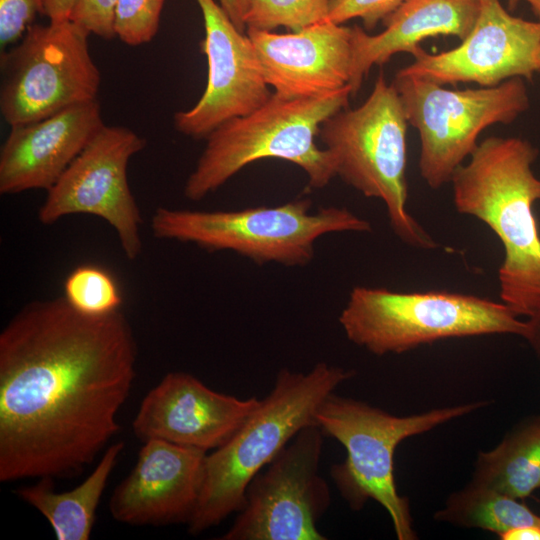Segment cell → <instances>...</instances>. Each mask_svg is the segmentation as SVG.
I'll return each instance as SVG.
<instances>
[{
  "mask_svg": "<svg viewBox=\"0 0 540 540\" xmlns=\"http://www.w3.org/2000/svg\"><path fill=\"white\" fill-rule=\"evenodd\" d=\"M138 348L119 309L62 297L24 305L0 333V481L72 478L119 432Z\"/></svg>",
  "mask_w": 540,
  "mask_h": 540,
  "instance_id": "6da1fadb",
  "label": "cell"
},
{
  "mask_svg": "<svg viewBox=\"0 0 540 540\" xmlns=\"http://www.w3.org/2000/svg\"><path fill=\"white\" fill-rule=\"evenodd\" d=\"M538 149L518 137H488L454 172L455 209L485 223L500 240L501 302L518 316L540 311V233L533 206L540 179L532 170Z\"/></svg>",
  "mask_w": 540,
  "mask_h": 540,
  "instance_id": "7a4b0ae2",
  "label": "cell"
},
{
  "mask_svg": "<svg viewBox=\"0 0 540 540\" xmlns=\"http://www.w3.org/2000/svg\"><path fill=\"white\" fill-rule=\"evenodd\" d=\"M354 375L353 370L326 362L308 372L281 369L271 391L235 434L207 454L204 482L187 523L188 532L198 535L239 512L252 479L302 429L316 425L315 416L324 400Z\"/></svg>",
  "mask_w": 540,
  "mask_h": 540,
  "instance_id": "3957f363",
  "label": "cell"
},
{
  "mask_svg": "<svg viewBox=\"0 0 540 540\" xmlns=\"http://www.w3.org/2000/svg\"><path fill=\"white\" fill-rule=\"evenodd\" d=\"M351 87L319 97L285 98L276 93L251 113L232 118L214 129L184 195L200 201L247 165L275 158L300 167L311 188L325 187L336 177L335 161L315 144L325 120L348 107Z\"/></svg>",
  "mask_w": 540,
  "mask_h": 540,
  "instance_id": "277c9868",
  "label": "cell"
},
{
  "mask_svg": "<svg viewBox=\"0 0 540 540\" xmlns=\"http://www.w3.org/2000/svg\"><path fill=\"white\" fill-rule=\"evenodd\" d=\"M489 401L436 408L397 416L366 402L330 394L319 407L316 425L346 450L343 462L333 464L330 476L349 507L361 510L369 500L389 514L399 540H415L409 500L397 491L394 454L405 439L483 408Z\"/></svg>",
  "mask_w": 540,
  "mask_h": 540,
  "instance_id": "5b68a950",
  "label": "cell"
},
{
  "mask_svg": "<svg viewBox=\"0 0 540 540\" xmlns=\"http://www.w3.org/2000/svg\"><path fill=\"white\" fill-rule=\"evenodd\" d=\"M407 126L397 90L380 73L368 98L325 120L318 136L334 158L336 176L365 197L381 200L402 242L435 249L438 244L407 210Z\"/></svg>",
  "mask_w": 540,
  "mask_h": 540,
  "instance_id": "8992f818",
  "label": "cell"
},
{
  "mask_svg": "<svg viewBox=\"0 0 540 540\" xmlns=\"http://www.w3.org/2000/svg\"><path fill=\"white\" fill-rule=\"evenodd\" d=\"M309 198L277 206L236 211H193L159 207L151 219L158 239L192 243L210 251L229 250L262 265L304 266L323 235L372 230L366 219L347 208L322 207L311 212Z\"/></svg>",
  "mask_w": 540,
  "mask_h": 540,
  "instance_id": "52a82bcc",
  "label": "cell"
},
{
  "mask_svg": "<svg viewBox=\"0 0 540 540\" xmlns=\"http://www.w3.org/2000/svg\"><path fill=\"white\" fill-rule=\"evenodd\" d=\"M518 317L503 302L473 295L356 286L339 323L348 340L382 356L449 338L494 334L524 338L528 324Z\"/></svg>",
  "mask_w": 540,
  "mask_h": 540,
  "instance_id": "ba28073f",
  "label": "cell"
},
{
  "mask_svg": "<svg viewBox=\"0 0 540 540\" xmlns=\"http://www.w3.org/2000/svg\"><path fill=\"white\" fill-rule=\"evenodd\" d=\"M392 84L408 124L418 131L419 171L432 189L450 183L455 170L477 148L484 129L512 123L530 103L520 77L494 87L451 90L397 71Z\"/></svg>",
  "mask_w": 540,
  "mask_h": 540,
  "instance_id": "9c48e42d",
  "label": "cell"
},
{
  "mask_svg": "<svg viewBox=\"0 0 540 540\" xmlns=\"http://www.w3.org/2000/svg\"><path fill=\"white\" fill-rule=\"evenodd\" d=\"M89 35L72 20L33 24L1 52L0 112L10 127L97 100L101 74Z\"/></svg>",
  "mask_w": 540,
  "mask_h": 540,
  "instance_id": "30bf717a",
  "label": "cell"
},
{
  "mask_svg": "<svg viewBox=\"0 0 540 540\" xmlns=\"http://www.w3.org/2000/svg\"><path fill=\"white\" fill-rule=\"evenodd\" d=\"M323 432L302 429L249 483L243 507L222 540H325L318 522L330 490L319 474Z\"/></svg>",
  "mask_w": 540,
  "mask_h": 540,
  "instance_id": "8fae6325",
  "label": "cell"
},
{
  "mask_svg": "<svg viewBox=\"0 0 540 540\" xmlns=\"http://www.w3.org/2000/svg\"><path fill=\"white\" fill-rule=\"evenodd\" d=\"M146 146L135 131L103 125L48 190L38 210L43 225L87 214L106 221L116 232L125 257L137 259L143 248V218L131 192L127 168L130 159Z\"/></svg>",
  "mask_w": 540,
  "mask_h": 540,
  "instance_id": "7c38bea8",
  "label": "cell"
},
{
  "mask_svg": "<svg viewBox=\"0 0 540 540\" xmlns=\"http://www.w3.org/2000/svg\"><path fill=\"white\" fill-rule=\"evenodd\" d=\"M540 45V21L512 16L500 0H480L476 23L457 47L427 53L420 46L398 71L438 85L460 82L494 87L511 78L531 80Z\"/></svg>",
  "mask_w": 540,
  "mask_h": 540,
  "instance_id": "4fadbf2b",
  "label": "cell"
},
{
  "mask_svg": "<svg viewBox=\"0 0 540 540\" xmlns=\"http://www.w3.org/2000/svg\"><path fill=\"white\" fill-rule=\"evenodd\" d=\"M204 21L202 51L207 58L206 88L190 109L174 115L175 129L206 139L224 122L247 115L272 95L253 44L215 0H196Z\"/></svg>",
  "mask_w": 540,
  "mask_h": 540,
  "instance_id": "5bb4252c",
  "label": "cell"
},
{
  "mask_svg": "<svg viewBox=\"0 0 540 540\" xmlns=\"http://www.w3.org/2000/svg\"><path fill=\"white\" fill-rule=\"evenodd\" d=\"M259 402L212 390L192 374L170 372L143 398L132 431L143 443L162 440L213 451L235 434Z\"/></svg>",
  "mask_w": 540,
  "mask_h": 540,
  "instance_id": "9a60e30c",
  "label": "cell"
},
{
  "mask_svg": "<svg viewBox=\"0 0 540 540\" xmlns=\"http://www.w3.org/2000/svg\"><path fill=\"white\" fill-rule=\"evenodd\" d=\"M268 86L285 98L319 97L350 86L353 27L325 20L291 33L247 28Z\"/></svg>",
  "mask_w": 540,
  "mask_h": 540,
  "instance_id": "2e32d148",
  "label": "cell"
},
{
  "mask_svg": "<svg viewBox=\"0 0 540 540\" xmlns=\"http://www.w3.org/2000/svg\"><path fill=\"white\" fill-rule=\"evenodd\" d=\"M206 456L162 440L144 442L135 466L112 492V518L136 526L187 524L201 494Z\"/></svg>",
  "mask_w": 540,
  "mask_h": 540,
  "instance_id": "e0dca14e",
  "label": "cell"
},
{
  "mask_svg": "<svg viewBox=\"0 0 540 540\" xmlns=\"http://www.w3.org/2000/svg\"><path fill=\"white\" fill-rule=\"evenodd\" d=\"M103 125L94 100L10 127L0 150V193L48 191Z\"/></svg>",
  "mask_w": 540,
  "mask_h": 540,
  "instance_id": "ac0fdd59",
  "label": "cell"
},
{
  "mask_svg": "<svg viewBox=\"0 0 540 540\" xmlns=\"http://www.w3.org/2000/svg\"><path fill=\"white\" fill-rule=\"evenodd\" d=\"M480 0H404L382 23L384 30L369 35L355 25L351 96H355L374 65H384L397 53L412 54L421 41L437 36L464 40L473 29Z\"/></svg>",
  "mask_w": 540,
  "mask_h": 540,
  "instance_id": "d6986e66",
  "label": "cell"
},
{
  "mask_svg": "<svg viewBox=\"0 0 540 540\" xmlns=\"http://www.w3.org/2000/svg\"><path fill=\"white\" fill-rule=\"evenodd\" d=\"M124 447V442L109 445L92 473L72 490L58 493L55 479L43 477L35 484L19 487L15 493L45 516L58 540H87L106 484Z\"/></svg>",
  "mask_w": 540,
  "mask_h": 540,
  "instance_id": "ffe728a7",
  "label": "cell"
},
{
  "mask_svg": "<svg viewBox=\"0 0 540 540\" xmlns=\"http://www.w3.org/2000/svg\"><path fill=\"white\" fill-rule=\"evenodd\" d=\"M471 482L519 500L540 489V415L525 418L495 448L479 452Z\"/></svg>",
  "mask_w": 540,
  "mask_h": 540,
  "instance_id": "44dd1931",
  "label": "cell"
},
{
  "mask_svg": "<svg viewBox=\"0 0 540 540\" xmlns=\"http://www.w3.org/2000/svg\"><path fill=\"white\" fill-rule=\"evenodd\" d=\"M438 522L458 527L478 528L496 533L523 526L540 527V516L519 499L469 482L447 498L434 514Z\"/></svg>",
  "mask_w": 540,
  "mask_h": 540,
  "instance_id": "7402d4cb",
  "label": "cell"
},
{
  "mask_svg": "<svg viewBox=\"0 0 540 540\" xmlns=\"http://www.w3.org/2000/svg\"><path fill=\"white\" fill-rule=\"evenodd\" d=\"M64 298L76 311L102 316L120 309L122 296L114 277L95 265H81L64 282Z\"/></svg>",
  "mask_w": 540,
  "mask_h": 540,
  "instance_id": "603a6c76",
  "label": "cell"
},
{
  "mask_svg": "<svg viewBox=\"0 0 540 540\" xmlns=\"http://www.w3.org/2000/svg\"><path fill=\"white\" fill-rule=\"evenodd\" d=\"M329 5L330 0H249L245 26L267 31L278 27L300 31L325 21Z\"/></svg>",
  "mask_w": 540,
  "mask_h": 540,
  "instance_id": "cb8c5ba5",
  "label": "cell"
},
{
  "mask_svg": "<svg viewBox=\"0 0 540 540\" xmlns=\"http://www.w3.org/2000/svg\"><path fill=\"white\" fill-rule=\"evenodd\" d=\"M166 0H117L113 10V32L123 43L139 46L157 34Z\"/></svg>",
  "mask_w": 540,
  "mask_h": 540,
  "instance_id": "d4e9b609",
  "label": "cell"
},
{
  "mask_svg": "<svg viewBox=\"0 0 540 540\" xmlns=\"http://www.w3.org/2000/svg\"><path fill=\"white\" fill-rule=\"evenodd\" d=\"M44 13V0H0L1 52L18 43L36 16Z\"/></svg>",
  "mask_w": 540,
  "mask_h": 540,
  "instance_id": "484cf974",
  "label": "cell"
},
{
  "mask_svg": "<svg viewBox=\"0 0 540 540\" xmlns=\"http://www.w3.org/2000/svg\"><path fill=\"white\" fill-rule=\"evenodd\" d=\"M404 0H330L326 20L336 24L359 18L364 29L371 31L394 12Z\"/></svg>",
  "mask_w": 540,
  "mask_h": 540,
  "instance_id": "4316f807",
  "label": "cell"
},
{
  "mask_svg": "<svg viewBox=\"0 0 540 540\" xmlns=\"http://www.w3.org/2000/svg\"><path fill=\"white\" fill-rule=\"evenodd\" d=\"M117 0H79L70 20L103 39L114 38L113 10Z\"/></svg>",
  "mask_w": 540,
  "mask_h": 540,
  "instance_id": "83f0119b",
  "label": "cell"
},
{
  "mask_svg": "<svg viewBox=\"0 0 540 540\" xmlns=\"http://www.w3.org/2000/svg\"><path fill=\"white\" fill-rule=\"evenodd\" d=\"M79 0H44L45 13L49 22L70 20Z\"/></svg>",
  "mask_w": 540,
  "mask_h": 540,
  "instance_id": "f1b7e54d",
  "label": "cell"
},
{
  "mask_svg": "<svg viewBox=\"0 0 540 540\" xmlns=\"http://www.w3.org/2000/svg\"><path fill=\"white\" fill-rule=\"evenodd\" d=\"M248 2L249 0H219L222 8L238 28L244 26V17Z\"/></svg>",
  "mask_w": 540,
  "mask_h": 540,
  "instance_id": "f546056e",
  "label": "cell"
},
{
  "mask_svg": "<svg viewBox=\"0 0 540 540\" xmlns=\"http://www.w3.org/2000/svg\"><path fill=\"white\" fill-rule=\"evenodd\" d=\"M501 540H540V527L523 526L510 529L499 536Z\"/></svg>",
  "mask_w": 540,
  "mask_h": 540,
  "instance_id": "4dcf8cb0",
  "label": "cell"
},
{
  "mask_svg": "<svg viewBox=\"0 0 540 540\" xmlns=\"http://www.w3.org/2000/svg\"><path fill=\"white\" fill-rule=\"evenodd\" d=\"M528 331L524 337L540 360V311L529 317Z\"/></svg>",
  "mask_w": 540,
  "mask_h": 540,
  "instance_id": "1f68e13d",
  "label": "cell"
},
{
  "mask_svg": "<svg viewBox=\"0 0 540 540\" xmlns=\"http://www.w3.org/2000/svg\"><path fill=\"white\" fill-rule=\"evenodd\" d=\"M521 1H525L531 6L534 15L540 21V0H507L508 10L513 11Z\"/></svg>",
  "mask_w": 540,
  "mask_h": 540,
  "instance_id": "d6a6232c",
  "label": "cell"
},
{
  "mask_svg": "<svg viewBox=\"0 0 540 540\" xmlns=\"http://www.w3.org/2000/svg\"><path fill=\"white\" fill-rule=\"evenodd\" d=\"M536 71L540 74V45L537 51V57H536Z\"/></svg>",
  "mask_w": 540,
  "mask_h": 540,
  "instance_id": "836d02e7",
  "label": "cell"
}]
</instances>
